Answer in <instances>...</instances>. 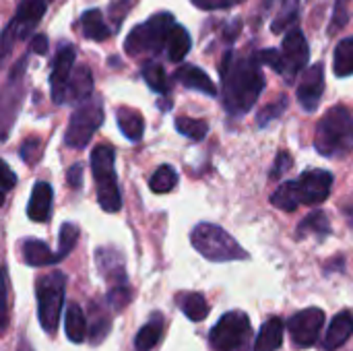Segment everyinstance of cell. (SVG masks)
I'll use <instances>...</instances> for the list:
<instances>
[{
    "label": "cell",
    "mask_w": 353,
    "mask_h": 351,
    "mask_svg": "<svg viewBox=\"0 0 353 351\" xmlns=\"http://www.w3.org/2000/svg\"><path fill=\"white\" fill-rule=\"evenodd\" d=\"M223 108L230 116H244L259 101L265 89V77L256 56H242L228 50L219 66Z\"/></svg>",
    "instance_id": "6da1fadb"
},
{
    "label": "cell",
    "mask_w": 353,
    "mask_h": 351,
    "mask_svg": "<svg viewBox=\"0 0 353 351\" xmlns=\"http://www.w3.org/2000/svg\"><path fill=\"white\" fill-rule=\"evenodd\" d=\"M314 147L325 157H335L353 149V116L345 106L331 108L316 124Z\"/></svg>",
    "instance_id": "7a4b0ae2"
},
{
    "label": "cell",
    "mask_w": 353,
    "mask_h": 351,
    "mask_svg": "<svg viewBox=\"0 0 353 351\" xmlns=\"http://www.w3.org/2000/svg\"><path fill=\"white\" fill-rule=\"evenodd\" d=\"M178 23L174 21V14L172 12H157L153 17H149L145 23L137 25L126 41H124V50L126 54L130 56H143V54H159L163 50H168V41H170V35L174 31Z\"/></svg>",
    "instance_id": "3957f363"
},
{
    "label": "cell",
    "mask_w": 353,
    "mask_h": 351,
    "mask_svg": "<svg viewBox=\"0 0 353 351\" xmlns=\"http://www.w3.org/2000/svg\"><path fill=\"white\" fill-rule=\"evenodd\" d=\"M190 242L194 250H199V254L211 263H232L248 259V252L232 238V234L215 223H199L190 234Z\"/></svg>",
    "instance_id": "277c9868"
},
{
    "label": "cell",
    "mask_w": 353,
    "mask_h": 351,
    "mask_svg": "<svg viewBox=\"0 0 353 351\" xmlns=\"http://www.w3.org/2000/svg\"><path fill=\"white\" fill-rule=\"evenodd\" d=\"M114 147L103 143L91 151V172L97 184V201L105 213H118L122 209V197L118 188V178L114 172Z\"/></svg>",
    "instance_id": "5b68a950"
},
{
    "label": "cell",
    "mask_w": 353,
    "mask_h": 351,
    "mask_svg": "<svg viewBox=\"0 0 353 351\" xmlns=\"http://www.w3.org/2000/svg\"><path fill=\"white\" fill-rule=\"evenodd\" d=\"M64 290H66V277L62 271H50L41 275L35 283V296H37V317L41 329L52 335L58 329L62 308H64Z\"/></svg>",
    "instance_id": "8992f818"
},
{
    "label": "cell",
    "mask_w": 353,
    "mask_h": 351,
    "mask_svg": "<svg viewBox=\"0 0 353 351\" xmlns=\"http://www.w3.org/2000/svg\"><path fill=\"white\" fill-rule=\"evenodd\" d=\"M252 339V325L246 312H225L211 329L209 341L215 351H246Z\"/></svg>",
    "instance_id": "52a82bcc"
},
{
    "label": "cell",
    "mask_w": 353,
    "mask_h": 351,
    "mask_svg": "<svg viewBox=\"0 0 353 351\" xmlns=\"http://www.w3.org/2000/svg\"><path fill=\"white\" fill-rule=\"evenodd\" d=\"M101 124H103V103H101V99L93 97L89 101L81 103L72 112L70 122L64 132V143L72 149H83L89 145V141L93 139L95 130Z\"/></svg>",
    "instance_id": "ba28073f"
},
{
    "label": "cell",
    "mask_w": 353,
    "mask_h": 351,
    "mask_svg": "<svg viewBox=\"0 0 353 351\" xmlns=\"http://www.w3.org/2000/svg\"><path fill=\"white\" fill-rule=\"evenodd\" d=\"M48 8V0H21L17 6V12L12 21L4 27L2 33V46H4V56L10 52L12 43L19 39H27L33 31V27L39 23Z\"/></svg>",
    "instance_id": "9c48e42d"
},
{
    "label": "cell",
    "mask_w": 353,
    "mask_h": 351,
    "mask_svg": "<svg viewBox=\"0 0 353 351\" xmlns=\"http://www.w3.org/2000/svg\"><path fill=\"white\" fill-rule=\"evenodd\" d=\"M281 56H283V77L285 81H294L308 64L310 60V48L306 41V35L300 27H292L281 43Z\"/></svg>",
    "instance_id": "30bf717a"
},
{
    "label": "cell",
    "mask_w": 353,
    "mask_h": 351,
    "mask_svg": "<svg viewBox=\"0 0 353 351\" xmlns=\"http://www.w3.org/2000/svg\"><path fill=\"white\" fill-rule=\"evenodd\" d=\"M325 327V312L321 308H306L296 312L290 323V335L296 348H310L319 341V335Z\"/></svg>",
    "instance_id": "8fae6325"
},
{
    "label": "cell",
    "mask_w": 353,
    "mask_h": 351,
    "mask_svg": "<svg viewBox=\"0 0 353 351\" xmlns=\"http://www.w3.org/2000/svg\"><path fill=\"white\" fill-rule=\"evenodd\" d=\"M74 58H77L74 48L70 43H60V48L52 60L50 85H52V99L58 106L66 103V87L74 72Z\"/></svg>",
    "instance_id": "7c38bea8"
},
{
    "label": "cell",
    "mask_w": 353,
    "mask_h": 351,
    "mask_svg": "<svg viewBox=\"0 0 353 351\" xmlns=\"http://www.w3.org/2000/svg\"><path fill=\"white\" fill-rule=\"evenodd\" d=\"M333 188V174L327 170H306L296 180L298 199L302 205H321Z\"/></svg>",
    "instance_id": "4fadbf2b"
},
{
    "label": "cell",
    "mask_w": 353,
    "mask_h": 351,
    "mask_svg": "<svg viewBox=\"0 0 353 351\" xmlns=\"http://www.w3.org/2000/svg\"><path fill=\"white\" fill-rule=\"evenodd\" d=\"M325 91V66L319 62L310 66L298 83V101L304 112H314Z\"/></svg>",
    "instance_id": "5bb4252c"
},
{
    "label": "cell",
    "mask_w": 353,
    "mask_h": 351,
    "mask_svg": "<svg viewBox=\"0 0 353 351\" xmlns=\"http://www.w3.org/2000/svg\"><path fill=\"white\" fill-rule=\"evenodd\" d=\"M95 263H97V271L101 273V277L112 285H126V269H124V257L120 250L116 248H99L95 254Z\"/></svg>",
    "instance_id": "9a60e30c"
},
{
    "label": "cell",
    "mask_w": 353,
    "mask_h": 351,
    "mask_svg": "<svg viewBox=\"0 0 353 351\" xmlns=\"http://www.w3.org/2000/svg\"><path fill=\"white\" fill-rule=\"evenodd\" d=\"M52 201H54V190L48 182H37L31 190V199L27 205V217L35 223H43L52 215Z\"/></svg>",
    "instance_id": "2e32d148"
},
{
    "label": "cell",
    "mask_w": 353,
    "mask_h": 351,
    "mask_svg": "<svg viewBox=\"0 0 353 351\" xmlns=\"http://www.w3.org/2000/svg\"><path fill=\"white\" fill-rule=\"evenodd\" d=\"M174 79H176L178 83H182L184 87L194 89V91H199V93H205V95H209V97H215V95H217L215 83H213L211 77H209L203 68H199V66L182 64V66L176 70Z\"/></svg>",
    "instance_id": "e0dca14e"
},
{
    "label": "cell",
    "mask_w": 353,
    "mask_h": 351,
    "mask_svg": "<svg viewBox=\"0 0 353 351\" xmlns=\"http://www.w3.org/2000/svg\"><path fill=\"white\" fill-rule=\"evenodd\" d=\"M353 335V314L352 312H339L331 325L329 331L325 335V350L335 351L339 350L341 345H345Z\"/></svg>",
    "instance_id": "ac0fdd59"
},
{
    "label": "cell",
    "mask_w": 353,
    "mask_h": 351,
    "mask_svg": "<svg viewBox=\"0 0 353 351\" xmlns=\"http://www.w3.org/2000/svg\"><path fill=\"white\" fill-rule=\"evenodd\" d=\"M93 93V77L87 66H74V72L70 77V83L66 87V103L77 101L79 106L89 101Z\"/></svg>",
    "instance_id": "d6986e66"
},
{
    "label": "cell",
    "mask_w": 353,
    "mask_h": 351,
    "mask_svg": "<svg viewBox=\"0 0 353 351\" xmlns=\"http://www.w3.org/2000/svg\"><path fill=\"white\" fill-rule=\"evenodd\" d=\"M21 254L29 267H50V265H56L60 261L58 252H52L46 242L33 240V238L21 242Z\"/></svg>",
    "instance_id": "ffe728a7"
},
{
    "label": "cell",
    "mask_w": 353,
    "mask_h": 351,
    "mask_svg": "<svg viewBox=\"0 0 353 351\" xmlns=\"http://www.w3.org/2000/svg\"><path fill=\"white\" fill-rule=\"evenodd\" d=\"M81 31H83V35L87 39L105 41L112 35L114 27H108V23H105V19H103L99 8H89L81 17Z\"/></svg>",
    "instance_id": "44dd1931"
},
{
    "label": "cell",
    "mask_w": 353,
    "mask_h": 351,
    "mask_svg": "<svg viewBox=\"0 0 353 351\" xmlns=\"http://www.w3.org/2000/svg\"><path fill=\"white\" fill-rule=\"evenodd\" d=\"M283 343V321L279 317L269 319L254 341V351H277Z\"/></svg>",
    "instance_id": "7402d4cb"
},
{
    "label": "cell",
    "mask_w": 353,
    "mask_h": 351,
    "mask_svg": "<svg viewBox=\"0 0 353 351\" xmlns=\"http://www.w3.org/2000/svg\"><path fill=\"white\" fill-rule=\"evenodd\" d=\"M64 331L68 341L72 343H83L87 339V317L79 304H68L66 314H64Z\"/></svg>",
    "instance_id": "603a6c76"
},
{
    "label": "cell",
    "mask_w": 353,
    "mask_h": 351,
    "mask_svg": "<svg viewBox=\"0 0 353 351\" xmlns=\"http://www.w3.org/2000/svg\"><path fill=\"white\" fill-rule=\"evenodd\" d=\"M178 308L192 321V323H201L209 317V304L205 300L203 294L196 292H182L176 296Z\"/></svg>",
    "instance_id": "cb8c5ba5"
},
{
    "label": "cell",
    "mask_w": 353,
    "mask_h": 351,
    "mask_svg": "<svg viewBox=\"0 0 353 351\" xmlns=\"http://www.w3.org/2000/svg\"><path fill=\"white\" fill-rule=\"evenodd\" d=\"M116 118H118V126H120L122 134H124L128 141L137 143V141L143 139L145 120H143L141 112H137V110H132V108H120V110L116 112Z\"/></svg>",
    "instance_id": "d4e9b609"
},
{
    "label": "cell",
    "mask_w": 353,
    "mask_h": 351,
    "mask_svg": "<svg viewBox=\"0 0 353 351\" xmlns=\"http://www.w3.org/2000/svg\"><path fill=\"white\" fill-rule=\"evenodd\" d=\"M163 333V319L161 314H153V319L137 333L134 337V350L137 351H149L153 350Z\"/></svg>",
    "instance_id": "484cf974"
},
{
    "label": "cell",
    "mask_w": 353,
    "mask_h": 351,
    "mask_svg": "<svg viewBox=\"0 0 353 351\" xmlns=\"http://www.w3.org/2000/svg\"><path fill=\"white\" fill-rule=\"evenodd\" d=\"M333 70L337 77H352L353 74V35L345 37L337 43L333 56Z\"/></svg>",
    "instance_id": "4316f807"
},
{
    "label": "cell",
    "mask_w": 353,
    "mask_h": 351,
    "mask_svg": "<svg viewBox=\"0 0 353 351\" xmlns=\"http://www.w3.org/2000/svg\"><path fill=\"white\" fill-rule=\"evenodd\" d=\"M188 52H190V35L182 25H176L168 41V58L178 64L186 58Z\"/></svg>",
    "instance_id": "83f0119b"
},
{
    "label": "cell",
    "mask_w": 353,
    "mask_h": 351,
    "mask_svg": "<svg viewBox=\"0 0 353 351\" xmlns=\"http://www.w3.org/2000/svg\"><path fill=\"white\" fill-rule=\"evenodd\" d=\"M271 203L273 207L281 209V211H296L298 205H300V199H298V190H296V180H288L283 182L273 194H271Z\"/></svg>",
    "instance_id": "f1b7e54d"
},
{
    "label": "cell",
    "mask_w": 353,
    "mask_h": 351,
    "mask_svg": "<svg viewBox=\"0 0 353 351\" xmlns=\"http://www.w3.org/2000/svg\"><path fill=\"white\" fill-rule=\"evenodd\" d=\"M178 184V174L172 166H159L153 176L149 178V188L155 192V194H165L170 190H174Z\"/></svg>",
    "instance_id": "f546056e"
},
{
    "label": "cell",
    "mask_w": 353,
    "mask_h": 351,
    "mask_svg": "<svg viewBox=\"0 0 353 351\" xmlns=\"http://www.w3.org/2000/svg\"><path fill=\"white\" fill-rule=\"evenodd\" d=\"M143 79L155 93L165 95L170 91V79L165 74V68L159 62H147L143 66Z\"/></svg>",
    "instance_id": "4dcf8cb0"
},
{
    "label": "cell",
    "mask_w": 353,
    "mask_h": 351,
    "mask_svg": "<svg viewBox=\"0 0 353 351\" xmlns=\"http://www.w3.org/2000/svg\"><path fill=\"white\" fill-rule=\"evenodd\" d=\"M176 130L184 137H188L190 141H203L209 132V124L205 120H196V118H188V116H178L176 118Z\"/></svg>",
    "instance_id": "1f68e13d"
},
{
    "label": "cell",
    "mask_w": 353,
    "mask_h": 351,
    "mask_svg": "<svg viewBox=\"0 0 353 351\" xmlns=\"http://www.w3.org/2000/svg\"><path fill=\"white\" fill-rule=\"evenodd\" d=\"M298 8H300V0H281L279 17L271 25L273 33H281L285 29H292L296 19H298Z\"/></svg>",
    "instance_id": "d6a6232c"
},
{
    "label": "cell",
    "mask_w": 353,
    "mask_h": 351,
    "mask_svg": "<svg viewBox=\"0 0 353 351\" xmlns=\"http://www.w3.org/2000/svg\"><path fill=\"white\" fill-rule=\"evenodd\" d=\"M308 232H312V234H323V236L331 232L329 221H327V217H325V213H323V211L310 213V215L300 223V228H298V236H300V238H304Z\"/></svg>",
    "instance_id": "836d02e7"
},
{
    "label": "cell",
    "mask_w": 353,
    "mask_h": 351,
    "mask_svg": "<svg viewBox=\"0 0 353 351\" xmlns=\"http://www.w3.org/2000/svg\"><path fill=\"white\" fill-rule=\"evenodd\" d=\"M60 244H58V259L62 261L64 257L70 254V250L74 248L77 240H79V228L74 223H64L60 228V236H58Z\"/></svg>",
    "instance_id": "e575fe53"
},
{
    "label": "cell",
    "mask_w": 353,
    "mask_h": 351,
    "mask_svg": "<svg viewBox=\"0 0 353 351\" xmlns=\"http://www.w3.org/2000/svg\"><path fill=\"white\" fill-rule=\"evenodd\" d=\"M110 325H112V319L105 312H101L99 317H93V323L89 327V333H91L89 339H91L93 345H97V343H101L105 339V335L110 331Z\"/></svg>",
    "instance_id": "d590c367"
},
{
    "label": "cell",
    "mask_w": 353,
    "mask_h": 351,
    "mask_svg": "<svg viewBox=\"0 0 353 351\" xmlns=\"http://www.w3.org/2000/svg\"><path fill=\"white\" fill-rule=\"evenodd\" d=\"M256 58H259L261 64H267L275 72L283 74V56H281V50H261V52H256Z\"/></svg>",
    "instance_id": "8d00e7d4"
},
{
    "label": "cell",
    "mask_w": 353,
    "mask_h": 351,
    "mask_svg": "<svg viewBox=\"0 0 353 351\" xmlns=\"http://www.w3.org/2000/svg\"><path fill=\"white\" fill-rule=\"evenodd\" d=\"M130 4H132V0H116V2H112L110 4V19H112V23H114V29L118 31V27L122 25V21H124V17H126V12H128V8H130Z\"/></svg>",
    "instance_id": "74e56055"
},
{
    "label": "cell",
    "mask_w": 353,
    "mask_h": 351,
    "mask_svg": "<svg viewBox=\"0 0 353 351\" xmlns=\"http://www.w3.org/2000/svg\"><path fill=\"white\" fill-rule=\"evenodd\" d=\"M285 106H288V99H285V97H281V99H277L275 103H271L267 110H263V112L259 114V124L263 126V124L271 122L273 118H279L281 112L285 110Z\"/></svg>",
    "instance_id": "f35d334b"
},
{
    "label": "cell",
    "mask_w": 353,
    "mask_h": 351,
    "mask_svg": "<svg viewBox=\"0 0 353 351\" xmlns=\"http://www.w3.org/2000/svg\"><path fill=\"white\" fill-rule=\"evenodd\" d=\"M108 298H110V302H112V306H114L116 310H122V308L128 304V300H130V290H128V285L112 288L110 294H108Z\"/></svg>",
    "instance_id": "ab89813d"
},
{
    "label": "cell",
    "mask_w": 353,
    "mask_h": 351,
    "mask_svg": "<svg viewBox=\"0 0 353 351\" xmlns=\"http://www.w3.org/2000/svg\"><path fill=\"white\" fill-rule=\"evenodd\" d=\"M21 157H23L25 163L37 161V157H39V141H37V139H27V141L21 145Z\"/></svg>",
    "instance_id": "60d3db41"
},
{
    "label": "cell",
    "mask_w": 353,
    "mask_h": 351,
    "mask_svg": "<svg viewBox=\"0 0 353 351\" xmlns=\"http://www.w3.org/2000/svg\"><path fill=\"white\" fill-rule=\"evenodd\" d=\"M290 166H292V155L285 153V151H281V153L275 157V163H273V170H271V180L281 178V176L290 170Z\"/></svg>",
    "instance_id": "b9f144b4"
},
{
    "label": "cell",
    "mask_w": 353,
    "mask_h": 351,
    "mask_svg": "<svg viewBox=\"0 0 353 351\" xmlns=\"http://www.w3.org/2000/svg\"><path fill=\"white\" fill-rule=\"evenodd\" d=\"M190 2L199 6L201 10H219V8H230L238 4L240 0H190Z\"/></svg>",
    "instance_id": "7bdbcfd3"
},
{
    "label": "cell",
    "mask_w": 353,
    "mask_h": 351,
    "mask_svg": "<svg viewBox=\"0 0 353 351\" xmlns=\"http://www.w3.org/2000/svg\"><path fill=\"white\" fill-rule=\"evenodd\" d=\"M347 21H350V12L343 8V0H339V2L335 4V17H333V23H331V25H333V27H331V33L337 31V29H341Z\"/></svg>",
    "instance_id": "ee69618b"
},
{
    "label": "cell",
    "mask_w": 353,
    "mask_h": 351,
    "mask_svg": "<svg viewBox=\"0 0 353 351\" xmlns=\"http://www.w3.org/2000/svg\"><path fill=\"white\" fill-rule=\"evenodd\" d=\"M29 50H31L33 54H39V56H43V54L48 52V37H46L43 33H37V35H33V37H31V46H29Z\"/></svg>",
    "instance_id": "f6af8a7d"
},
{
    "label": "cell",
    "mask_w": 353,
    "mask_h": 351,
    "mask_svg": "<svg viewBox=\"0 0 353 351\" xmlns=\"http://www.w3.org/2000/svg\"><path fill=\"white\" fill-rule=\"evenodd\" d=\"M66 180L72 188H79L81 182H83V166L81 163H74L68 172H66Z\"/></svg>",
    "instance_id": "bcb514c9"
},
{
    "label": "cell",
    "mask_w": 353,
    "mask_h": 351,
    "mask_svg": "<svg viewBox=\"0 0 353 351\" xmlns=\"http://www.w3.org/2000/svg\"><path fill=\"white\" fill-rule=\"evenodd\" d=\"M0 168H2V190H4V194H6V192L17 184V176L10 172V168H8L6 163H2Z\"/></svg>",
    "instance_id": "7dc6e473"
},
{
    "label": "cell",
    "mask_w": 353,
    "mask_h": 351,
    "mask_svg": "<svg viewBox=\"0 0 353 351\" xmlns=\"http://www.w3.org/2000/svg\"><path fill=\"white\" fill-rule=\"evenodd\" d=\"M17 351H33V350L29 348V343H27V341H21V345H19V350Z\"/></svg>",
    "instance_id": "c3c4849f"
}]
</instances>
